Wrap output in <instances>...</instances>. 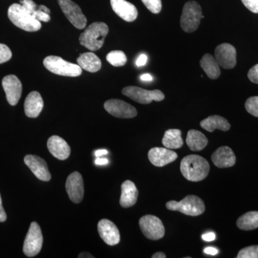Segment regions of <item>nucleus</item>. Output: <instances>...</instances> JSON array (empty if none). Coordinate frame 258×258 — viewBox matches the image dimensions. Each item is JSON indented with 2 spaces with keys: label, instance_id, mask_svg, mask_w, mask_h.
<instances>
[{
  "label": "nucleus",
  "instance_id": "nucleus-31",
  "mask_svg": "<svg viewBox=\"0 0 258 258\" xmlns=\"http://www.w3.org/2000/svg\"><path fill=\"white\" fill-rule=\"evenodd\" d=\"M245 109L251 115L258 118V96L250 97L246 101Z\"/></svg>",
  "mask_w": 258,
  "mask_h": 258
},
{
  "label": "nucleus",
  "instance_id": "nucleus-12",
  "mask_svg": "<svg viewBox=\"0 0 258 258\" xmlns=\"http://www.w3.org/2000/svg\"><path fill=\"white\" fill-rule=\"evenodd\" d=\"M3 87L8 103L11 106L18 104L22 96L23 86L21 81L14 75H9L5 76L3 79Z\"/></svg>",
  "mask_w": 258,
  "mask_h": 258
},
{
  "label": "nucleus",
  "instance_id": "nucleus-32",
  "mask_svg": "<svg viewBox=\"0 0 258 258\" xmlns=\"http://www.w3.org/2000/svg\"><path fill=\"white\" fill-rule=\"evenodd\" d=\"M142 1L147 7V9L154 14H158L160 13L161 8H162L161 0H142Z\"/></svg>",
  "mask_w": 258,
  "mask_h": 258
},
{
  "label": "nucleus",
  "instance_id": "nucleus-42",
  "mask_svg": "<svg viewBox=\"0 0 258 258\" xmlns=\"http://www.w3.org/2000/svg\"><path fill=\"white\" fill-rule=\"evenodd\" d=\"M141 80L143 81H152L153 77L150 74H145L141 76Z\"/></svg>",
  "mask_w": 258,
  "mask_h": 258
},
{
  "label": "nucleus",
  "instance_id": "nucleus-8",
  "mask_svg": "<svg viewBox=\"0 0 258 258\" xmlns=\"http://www.w3.org/2000/svg\"><path fill=\"white\" fill-rule=\"evenodd\" d=\"M122 93L141 104H149L154 101H161L165 98L164 93L159 90L148 91L137 86H127L122 90Z\"/></svg>",
  "mask_w": 258,
  "mask_h": 258
},
{
  "label": "nucleus",
  "instance_id": "nucleus-21",
  "mask_svg": "<svg viewBox=\"0 0 258 258\" xmlns=\"http://www.w3.org/2000/svg\"><path fill=\"white\" fill-rule=\"evenodd\" d=\"M44 103L41 95L37 91L29 93L25 99L24 108L25 113L29 118H37L43 108Z\"/></svg>",
  "mask_w": 258,
  "mask_h": 258
},
{
  "label": "nucleus",
  "instance_id": "nucleus-19",
  "mask_svg": "<svg viewBox=\"0 0 258 258\" xmlns=\"http://www.w3.org/2000/svg\"><path fill=\"white\" fill-rule=\"evenodd\" d=\"M47 146L50 154L59 160H66L70 157L71 147L63 139L58 136L50 137Z\"/></svg>",
  "mask_w": 258,
  "mask_h": 258
},
{
  "label": "nucleus",
  "instance_id": "nucleus-3",
  "mask_svg": "<svg viewBox=\"0 0 258 258\" xmlns=\"http://www.w3.org/2000/svg\"><path fill=\"white\" fill-rule=\"evenodd\" d=\"M8 18L15 26L27 32H37L41 29V23L23 5L13 4L8 9Z\"/></svg>",
  "mask_w": 258,
  "mask_h": 258
},
{
  "label": "nucleus",
  "instance_id": "nucleus-18",
  "mask_svg": "<svg viewBox=\"0 0 258 258\" xmlns=\"http://www.w3.org/2000/svg\"><path fill=\"white\" fill-rule=\"evenodd\" d=\"M111 5L115 14L125 21L134 22L138 17L137 8L125 0H111Z\"/></svg>",
  "mask_w": 258,
  "mask_h": 258
},
{
  "label": "nucleus",
  "instance_id": "nucleus-24",
  "mask_svg": "<svg viewBox=\"0 0 258 258\" xmlns=\"http://www.w3.org/2000/svg\"><path fill=\"white\" fill-rule=\"evenodd\" d=\"M200 125L202 128L209 132H213L216 129L227 132L230 128V124L228 120L217 115H211L202 120L200 122Z\"/></svg>",
  "mask_w": 258,
  "mask_h": 258
},
{
  "label": "nucleus",
  "instance_id": "nucleus-2",
  "mask_svg": "<svg viewBox=\"0 0 258 258\" xmlns=\"http://www.w3.org/2000/svg\"><path fill=\"white\" fill-rule=\"evenodd\" d=\"M109 32L106 23L96 22L90 25L79 37L80 44L88 50L97 51L104 44L105 38Z\"/></svg>",
  "mask_w": 258,
  "mask_h": 258
},
{
  "label": "nucleus",
  "instance_id": "nucleus-28",
  "mask_svg": "<svg viewBox=\"0 0 258 258\" xmlns=\"http://www.w3.org/2000/svg\"><path fill=\"white\" fill-rule=\"evenodd\" d=\"M237 226L242 230H252L258 227V212H248L239 217Z\"/></svg>",
  "mask_w": 258,
  "mask_h": 258
},
{
  "label": "nucleus",
  "instance_id": "nucleus-44",
  "mask_svg": "<svg viewBox=\"0 0 258 258\" xmlns=\"http://www.w3.org/2000/svg\"><path fill=\"white\" fill-rule=\"evenodd\" d=\"M107 154H108V151L105 150V149H100V150L96 151V156L97 157L106 155Z\"/></svg>",
  "mask_w": 258,
  "mask_h": 258
},
{
  "label": "nucleus",
  "instance_id": "nucleus-10",
  "mask_svg": "<svg viewBox=\"0 0 258 258\" xmlns=\"http://www.w3.org/2000/svg\"><path fill=\"white\" fill-rule=\"evenodd\" d=\"M62 13L70 23L79 30H83L87 25V18L83 15L81 8L71 0H57Z\"/></svg>",
  "mask_w": 258,
  "mask_h": 258
},
{
  "label": "nucleus",
  "instance_id": "nucleus-22",
  "mask_svg": "<svg viewBox=\"0 0 258 258\" xmlns=\"http://www.w3.org/2000/svg\"><path fill=\"white\" fill-rule=\"evenodd\" d=\"M139 191L135 184L130 180H126L121 185V195L120 205L122 208H128L134 206L138 199Z\"/></svg>",
  "mask_w": 258,
  "mask_h": 258
},
{
  "label": "nucleus",
  "instance_id": "nucleus-27",
  "mask_svg": "<svg viewBox=\"0 0 258 258\" xmlns=\"http://www.w3.org/2000/svg\"><path fill=\"white\" fill-rule=\"evenodd\" d=\"M162 144L169 149H180L184 144L179 129H169L164 133Z\"/></svg>",
  "mask_w": 258,
  "mask_h": 258
},
{
  "label": "nucleus",
  "instance_id": "nucleus-39",
  "mask_svg": "<svg viewBox=\"0 0 258 258\" xmlns=\"http://www.w3.org/2000/svg\"><path fill=\"white\" fill-rule=\"evenodd\" d=\"M204 240L207 241V242H212V241L215 240V234L214 232H209V233L204 234L202 236Z\"/></svg>",
  "mask_w": 258,
  "mask_h": 258
},
{
  "label": "nucleus",
  "instance_id": "nucleus-20",
  "mask_svg": "<svg viewBox=\"0 0 258 258\" xmlns=\"http://www.w3.org/2000/svg\"><path fill=\"white\" fill-rule=\"evenodd\" d=\"M212 161L217 167L223 168L232 167L235 164L236 157L233 151L228 147L218 148L212 154Z\"/></svg>",
  "mask_w": 258,
  "mask_h": 258
},
{
  "label": "nucleus",
  "instance_id": "nucleus-45",
  "mask_svg": "<svg viewBox=\"0 0 258 258\" xmlns=\"http://www.w3.org/2000/svg\"><path fill=\"white\" fill-rule=\"evenodd\" d=\"M166 255L164 252H158L153 254L152 258H166Z\"/></svg>",
  "mask_w": 258,
  "mask_h": 258
},
{
  "label": "nucleus",
  "instance_id": "nucleus-41",
  "mask_svg": "<svg viewBox=\"0 0 258 258\" xmlns=\"http://www.w3.org/2000/svg\"><path fill=\"white\" fill-rule=\"evenodd\" d=\"M95 162L96 165H106L108 164V160L106 158H98Z\"/></svg>",
  "mask_w": 258,
  "mask_h": 258
},
{
  "label": "nucleus",
  "instance_id": "nucleus-43",
  "mask_svg": "<svg viewBox=\"0 0 258 258\" xmlns=\"http://www.w3.org/2000/svg\"><path fill=\"white\" fill-rule=\"evenodd\" d=\"M78 257L79 258H93L94 256H93L91 254L88 253L87 252H83L80 253Z\"/></svg>",
  "mask_w": 258,
  "mask_h": 258
},
{
  "label": "nucleus",
  "instance_id": "nucleus-25",
  "mask_svg": "<svg viewBox=\"0 0 258 258\" xmlns=\"http://www.w3.org/2000/svg\"><path fill=\"white\" fill-rule=\"evenodd\" d=\"M186 142L191 151L200 152L207 147L208 139L202 132L191 129L188 132Z\"/></svg>",
  "mask_w": 258,
  "mask_h": 258
},
{
  "label": "nucleus",
  "instance_id": "nucleus-38",
  "mask_svg": "<svg viewBox=\"0 0 258 258\" xmlns=\"http://www.w3.org/2000/svg\"><path fill=\"white\" fill-rule=\"evenodd\" d=\"M7 220V214L3 206L1 195H0V222H4Z\"/></svg>",
  "mask_w": 258,
  "mask_h": 258
},
{
  "label": "nucleus",
  "instance_id": "nucleus-4",
  "mask_svg": "<svg viewBox=\"0 0 258 258\" xmlns=\"http://www.w3.org/2000/svg\"><path fill=\"white\" fill-rule=\"evenodd\" d=\"M166 208L171 211H178L189 216H199L205 211L203 200L195 195H188L181 201H169L166 204Z\"/></svg>",
  "mask_w": 258,
  "mask_h": 258
},
{
  "label": "nucleus",
  "instance_id": "nucleus-11",
  "mask_svg": "<svg viewBox=\"0 0 258 258\" xmlns=\"http://www.w3.org/2000/svg\"><path fill=\"white\" fill-rule=\"evenodd\" d=\"M104 108L108 113L120 118H132L137 115L135 108L119 99H111L105 102Z\"/></svg>",
  "mask_w": 258,
  "mask_h": 258
},
{
  "label": "nucleus",
  "instance_id": "nucleus-16",
  "mask_svg": "<svg viewBox=\"0 0 258 258\" xmlns=\"http://www.w3.org/2000/svg\"><path fill=\"white\" fill-rule=\"evenodd\" d=\"M24 161L37 179L44 181H50V172L46 161L44 159L35 155H27L24 158Z\"/></svg>",
  "mask_w": 258,
  "mask_h": 258
},
{
  "label": "nucleus",
  "instance_id": "nucleus-30",
  "mask_svg": "<svg viewBox=\"0 0 258 258\" xmlns=\"http://www.w3.org/2000/svg\"><path fill=\"white\" fill-rule=\"evenodd\" d=\"M237 258H258V245L249 246L241 249Z\"/></svg>",
  "mask_w": 258,
  "mask_h": 258
},
{
  "label": "nucleus",
  "instance_id": "nucleus-29",
  "mask_svg": "<svg viewBox=\"0 0 258 258\" xmlns=\"http://www.w3.org/2000/svg\"><path fill=\"white\" fill-rule=\"evenodd\" d=\"M106 60L112 66L120 67L126 63L127 57L123 51L113 50L107 55Z\"/></svg>",
  "mask_w": 258,
  "mask_h": 258
},
{
  "label": "nucleus",
  "instance_id": "nucleus-37",
  "mask_svg": "<svg viewBox=\"0 0 258 258\" xmlns=\"http://www.w3.org/2000/svg\"><path fill=\"white\" fill-rule=\"evenodd\" d=\"M148 60V57L145 54H141L139 56L138 59H137L136 64L138 67H142V66H145L147 64Z\"/></svg>",
  "mask_w": 258,
  "mask_h": 258
},
{
  "label": "nucleus",
  "instance_id": "nucleus-14",
  "mask_svg": "<svg viewBox=\"0 0 258 258\" xmlns=\"http://www.w3.org/2000/svg\"><path fill=\"white\" fill-rule=\"evenodd\" d=\"M235 47L229 43H223L218 45L215 49V59L225 69H232L237 63Z\"/></svg>",
  "mask_w": 258,
  "mask_h": 258
},
{
  "label": "nucleus",
  "instance_id": "nucleus-5",
  "mask_svg": "<svg viewBox=\"0 0 258 258\" xmlns=\"http://www.w3.org/2000/svg\"><path fill=\"white\" fill-rule=\"evenodd\" d=\"M45 69L52 74L68 77H78L82 74V69L79 66L68 62L58 56H47L43 60Z\"/></svg>",
  "mask_w": 258,
  "mask_h": 258
},
{
  "label": "nucleus",
  "instance_id": "nucleus-33",
  "mask_svg": "<svg viewBox=\"0 0 258 258\" xmlns=\"http://www.w3.org/2000/svg\"><path fill=\"white\" fill-rule=\"evenodd\" d=\"M13 53L10 47L5 44L0 43V64L8 62L12 58Z\"/></svg>",
  "mask_w": 258,
  "mask_h": 258
},
{
  "label": "nucleus",
  "instance_id": "nucleus-35",
  "mask_svg": "<svg viewBox=\"0 0 258 258\" xmlns=\"http://www.w3.org/2000/svg\"><path fill=\"white\" fill-rule=\"evenodd\" d=\"M244 6L253 13H258V0H241Z\"/></svg>",
  "mask_w": 258,
  "mask_h": 258
},
{
  "label": "nucleus",
  "instance_id": "nucleus-13",
  "mask_svg": "<svg viewBox=\"0 0 258 258\" xmlns=\"http://www.w3.org/2000/svg\"><path fill=\"white\" fill-rule=\"evenodd\" d=\"M66 191L73 203H81L84 196V184L82 176L78 171L70 174L66 181Z\"/></svg>",
  "mask_w": 258,
  "mask_h": 258
},
{
  "label": "nucleus",
  "instance_id": "nucleus-15",
  "mask_svg": "<svg viewBox=\"0 0 258 258\" xmlns=\"http://www.w3.org/2000/svg\"><path fill=\"white\" fill-rule=\"evenodd\" d=\"M148 157L153 165L157 167H162L170 164L178 158L177 154L172 149L167 148H152L148 153Z\"/></svg>",
  "mask_w": 258,
  "mask_h": 258
},
{
  "label": "nucleus",
  "instance_id": "nucleus-17",
  "mask_svg": "<svg viewBox=\"0 0 258 258\" xmlns=\"http://www.w3.org/2000/svg\"><path fill=\"white\" fill-rule=\"evenodd\" d=\"M98 230L102 240L108 245H116L119 243V230L113 222L106 219L100 220L98 224Z\"/></svg>",
  "mask_w": 258,
  "mask_h": 258
},
{
  "label": "nucleus",
  "instance_id": "nucleus-9",
  "mask_svg": "<svg viewBox=\"0 0 258 258\" xmlns=\"http://www.w3.org/2000/svg\"><path fill=\"white\" fill-rule=\"evenodd\" d=\"M141 230L149 240H158L164 237L165 228L159 217L148 215L139 220Z\"/></svg>",
  "mask_w": 258,
  "mask_h": 258
},
{
  "label": "nucleus",
  "instance_id": "nucleus-6",
  "mask_svg": "<svg viewBox=\"0 0 258 258\" xmlns=\"http://www.w3.org/2000/svg\"><path fill=\"white\" fill-rule=\"evenodd\" d=\"M203 17L201 6L197 2H187L183 8L180 25L186 32H193L198 28Z\"/></svg>",
  "mask_w": 258,
  "mask_h": 258
},
{
  "label": "nucleus",
  "instance_id": "nucleus-34",
  "mask_svg": "<svg viewBox=\"0 0 258 258\" xmlns=\"http://www.w3.org/2000/svg\"><path fill=\"white\" fill-rule=\"evenodd\" d=\"M20 5H23L29 13H31L34 16V14L39 10L38 5L34 3L32 0H20Z\"/></svg>",
  "mask_w": 258,
  "mask_h": 258
},
{
  "label": "nucleus",
  "instance_id": "nucleus-36",
  "mask_svg": "<svg viewBox=\"0 0 258 258\" xmlns=\"http://www.w3.org/2000/svg\"><path fill=\"white\" fill-rule=\"evenodd\" d=\"M247 76L251 82L258 84V63L249 70Z\"/></svg>",
  "mask_w": 258,
  "mask_h": 258
},
{
  "label": "nucleus",
  "instance_id": "nucleus-7",
  "mask_svg": "<svg viewBox=\"0 0 258 258\" xmlns=\"http://www.w3.org/2000/svg\"><path fill=\"white\" fill-rule=\"evenodd\" d=\"M43 244L41 229L38 224L32 222L24 242L23 252L28 257L36 256L41 250Z\"/></svg>",
  "mask_w": 258,
  "mask_h": 258
},
{
  "label": "nucleus",
  "instance_id": "nucleus-26",
  "mask_svg": "<svg viewBox=\"0 0 258 258\" xmlns=\"http://www.w3.org/2000/svg\"><path fill=\"white\" fill-rule=\"evenodd\" d=\"M200 66L210 79H217L220 77V64L217 62L216 59L210 54H205L203 56L200 61Z\"/></svg>",
  "mask_w": 258,
  "mask_h": 258
},
{
  "label": "nucleus",
  "instance_id": "nucleus-23",
  "mask_svg": "<svg viewBox=\"0 0 258 258\" xmlns=\"http://www.w3.org/2000/svg\"><path fill=\"white\" fill-rule=\"evenodd\" d=\"M77 62L81 69L90 73L98 72L102 66L99 57L91 52L81 54L78 57Z\"/></svg>",
  "mask_w": 258,
  "mask_h": 258
},
{
  "label": "nucleus",
  "instance_id": "nucleus-1",
  "mask_svg": "<svg viewBox=\"0 0 258 258\" xmlns=\"http://www.w3.org/2000/svg\"><path fill=\"white\" fill-rule=\"evenodd\" d=\"M208 161L199 155L186 156L181 161L180 170L184 178L191 181H203L210 172Z\"/></svg>",
  "mask_w": 258,
  "mask_h": 258
},
{
  "label": "nucleus",
  "instance_id": "nucleus-40",
  "mask_svg": "<svg viewBox=\"0 0 258 258\" xmlns=\"http://www.w3.org/2000/svg\"><path fill=\"white\" fill-rule=\"evenodd\" d=\"M204 252L206 254H210V255H216L218 254V249L214 248V247H208L205 249Z\"/></svg>",
  "mask_w": 258,
  "mask_h": 258
}]
</instances>
